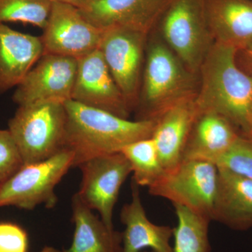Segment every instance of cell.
I'll return each mask as SVG.
<instances>
[{
    "label": "cell",
    "instance_id": "6da1fadb",
    "mask_svg": "<svg viewBox=\"0 0 252 252\" xmlns=\"http://www.w3.org/2000/svg\"><path fill=\"white\" fill-rule=\"evenodd\" d=\"M238 50L214 42L199 72L195 96L199 113L224 117L241 135H252V76L237 64Z\"/></svg>",
    "mask_w": 252,
    "mask_h": 252
},
{
    "label": "cell",
    "instance_id": "7a4b0ae2",
    "mask_svg": "<svg viewBox=\"0 0 252 252\" xmlns=\"http://www.w3.org/2000/svg\"><path fill=\"white\" fill-rule=\"evenodd\" d=\"M64 105L67 113L64 148L74 156L73 167L150 138L157 125L155 120L130 121L73 99Z\"/></svg>",
    "mask_w": 252,
    "mask_h": 252
},
{
    "label": "cell",
    "instance_id": "3957f363",
    "mask_svg": "<svg viewBox=\"0 0 252 252\" xmlns=\"http://www.w3.org/2000/svg\"><path fill=\"white\" fill-rule=\"evenodd\" d=\"M135 120H155L172 105L196 94L195 74L157 36L146 45Z\"/></svg>",
    "mask_w": 252,
    "mask_h": 252
},
{
    "label": "cell",
    "instance_id": "277c9868",
    "mask_svg": "<svg viewBox=\"0 0 252 252\" xmlns=\"http://www.w3.org/2000/svg\"><path fill=\"white\" fill-rule=\"evenodd\" d=\"M67 113L64 104L45 102L18 106L8 129L23 164L42 161L64 149Z\"/></svg>",
    "mask_w": 252,
    "mask_h": 252
},
{
    "label": "cell",
    "instance_id": "5b68a950",
    "mask_svg": "<svg viewBox=\"0 0 252 252\" xmlns=\"http://www.w3.org/2000/svg\"><path fill=\"white\" fill-rule=\"evenodd\" d=\"M154 28L184 65L197 74L214 43L204 0H168Z\"/></svg>",
    "mask_w": 252,
    "mask_h": 252
},
{
    "label": "cell",
    "instance_id": "8992f818",
    "mask_svg": "<svg viewBox=\"0 0 252 252\" xmlns=\"http://www.w3.org/2000/svg\"><path fill=\"white\" fill-rule=\"evenodd\" d=\"M73 154L64 148L42 161L23 164L0 184V207L32 210L43 205L53 208L58 203L55 189L73 167Z\"/></svg>",
    "mask_w": 252,
    "mask_h": 252
},
{
    "label": "cell",
    "instance_id": "52a82bcc",
    "mask_svg": "<svg viewBox=\"0 0 252 252\" xmlns=\"http://www.w3.org/2000/svg\"><path fill=\"white\" fill-rule=\"evenodd\" d=\"M217 184L218 167L215 163L185 160L165 171L148 189L151 195L167 199L212 220Z\"/></svg>",
    "mask_w": 252,
    "mask_h": 252
},
{
    "label": "cell",
    "instance_id": "ba28073f",
    "mask_svg": "<svg viewBox=\"0 0 252 252\" xmlns=\"http://www.w3.org/2000/svg\"><path fill=\"white\" fill-rule=\"evenodd\" d=\"M148 34L112 27L104 29L98 49L132 110L140 94Z\"/></svg>",
    "mask_w": 252,
    "mask_h": 252
},
{
    "label": "cell",
    "instance_id": "9c48e42d",
    "mask_svg": "<svg viewBox=\"0 0 252 252\" xmlns=\"http://www.w3.org/2000/svg\"><path fill=\"white\" fill-rule=\"evenodd\" d=\"M79 167L82 177L77 195L113 229L114 209L119 192L132 173L130 162L122 152H117L91 158Z\"/></svg>",
    "mask_w": 252,
    "mask_h": 252
},
{
    "label": "cell",
    "instance_id": "30bf717a",
    "mask_svg": "<svg viewBox=\"0 0 252 252\" xmlns=\"http://www.w3.org/2000/svg\"><path fill=\"white\" fill-rule=\"evenodd\" d=\"M102 31L75 6L52 1L40 36L44 54L81 59L98 49Z\"/></svg>",
    "mask_w": 252,
    "mask_h": 252
},
{
    "label": "cell",
    "instance_id": "8fae6325",
    "mask_svg": "<svg viewBox=\"0 0 252 252\" xmlns=\"http://www.w3.org/2000/svg\"><path fill=\"white\" fill-rule=\"evenodd\" d=\"M78 60L61 55L43 54L16 88L13 101L18 106L34 103L64 104L72 99Z\"/></svg>",
    "mask_w": 252,
    "mask_h": 252
},
{
    "label": "cell",
    "instance_id": "7c38bea8",
    "mask_svg": "<svg viewBox=\"0 0 252 252\" xmlns=\"http://www.w3.org/2000/svg\"><path fill=\"white\" fill-rule=\"evenodd\" d=\"M72 99L124 119H129L133 112L99 49L78 59Z\"/></svg>",
    "mask_w": 252,
    "mask_h": 252
},
{
    "label": "cell",
    "instance_id": "4fadbf2b",
    "mask_svg": "<svg viewBox=\"0 0 252 252\" xmlns=\"http://www.w3.org/2000/svg\"><path fill=\"white\" fill-rule=\"evenodd\" d=\"M168 0H91L80 10L100 29L126 28L149 34Z\"/></svg>",
    "mask_w": 252,
    "mask_h": 252
},
{
    "label": "cell",
    "instance_id": "5bb4252c",
    "mask_svg": "<svg viewBox=\"0 0 252 252\" xmlns=\"http://www.w3.org/2000/svg\"><path fill=\"white\" fill-rule=\"evenodd\" d=\"M204 7L214 42L238 51L252 49L251 0H204Z\"/></svg>",
    "mask_w": 252,
    "mask_h": 252
},
{
    "label": "cell",
    "instance_id": "9a60e30c",
    "mask_svg": "<svg viewBox=\"0 0 252 252\" xmlns=\"http://www.w3.org/2000/svg\"><path fill=\"white\" fill-rule=\"evenodd\" d=\"M195 96L174 104L157 119L152 138L165 171L182 161L189 134L199 114Z\"/></svg>",
    "mask_w": 252,
    "mask_h": 252
},
{
    "label": "cell",
    "instance_id": "2e32d148",
    "mask_svg": "<svg viewBox=\"0 0 252 252\" xmlns=\"http://www.w3.org/2000/svg\"><path fill=\"white\" fill-rule=\"evenodd\" d=\"M140 187L132 180V199L121 211V221L126 226L122 232L123 252H140L145 248L156 252H174L170 244L173 228L155 224L149 220L142 205Z\"/></svg>",
    "mask_w": 252,
    "mask_h": 252
},
{
    "label": "cell",
    "instance_id": "e0dca14e",
    "mask_svg": "<svg viewBox=\"0 0 252 252\" xmlns=\"http://www.w3.org/2000/svg\"><path fill=\"white\" fill-rule=\"evenodd\" d=\"M43 54L40 36L0 24V94L16 89Z\"/></svg>",
    "mask_w": 252,
    "mask_h": 252
},
{
    "label": "cell",
    "instance_id": "ac0fdd59",
    "mask_svg": "<svg viewBox=\"0 0 252 252\" xmlns=\"http://www.w3.org/2000/svg\"><path fill=\"white\" fill-rule=\"evenodd\" d=\"M212 220L238 231L252 228V180L218 167Z\"/></svg>",
    "mask_w": 252,
    "mask_h": 252
},
{
    "label": "cell",
    "instance_id": "d6986e66",
    "mask_svg": "<svg viewBox=\"0 0 252 252\" xmlns=\"http://www.w3.org/2000/svg\"><path fill=\"white\" fill-rule=\"evenodd\" d=\"M240 135L224 117L216 113H199L189 134L182 161L199 160L217 165Z\"/></svg>",
    "mask_w": 252,
    "mask_h": 252
},
{
    "label": "cell",
    "instance_id": "ffe728a7",
    "mask_svg": "<svg viewBox=\"0 0 252 252\" xmlns=\"http://www.w3.org/2000/svg\"><path fill=\"white\" fill-rule=\"evenodd\" d=\"M74 233L70 247L62 252H123L122 232L109 228L77 193L72 198Z\"/></svg>",
    "mask_w": 252,
    "mask_h": 252
},
{
    "label": "cell",
    "instance_id": "44dd1931",
    "mask_svg": "<svg viewBox=\"0 0 252 252\" xmlns=\"http://www.w3.org/2000/svg\"><path fill=\"white\" fill-rule=\"evenodd\" d=\"M173 206L177 218L173 228L174 252H210L209 225L212 220L182 205Z\"/></svg>",
    "mask_w": 252,
    "mask_h": 252
},
{
    "label": "cell",
    "instance_id": "7402d4cb",
    "mask_svg": "<svg viewBox=\"0 0 252 252\" xmlns=\"http://www.w3.org/2000/svg\"><path fill=\"white\" fill-rule=\"evenodd\" d=\"M120 152L130 162L132 180L139 187L149 188L165 172L152 137L127 144Z\"/></svg>",
    "mask_w": 252,
    "mask_h": 252
},
{
    "label": "cell",
    "instance_id": "603a6c76",
    "mask_svg": "<svg viewBox=\"0 0 252 252\" xmlns=\"http://www.w3.org/2000/svg\"><path fill=\"white\" fill-rule=\"evenodd\" d=\"M51 5L49 0H0V24L21 23L43 30Z\"/></svg>",
    "mask_w": 252,
    "mask_h": 252
},
{
    "label": "cell",
    "instance_id": "cb8c5ba5",
    "mask_svg": "<svg viewBox=\"0 0 252 252\" xmlns=\"http://www.w3.org/2000/svg\"><path fill=\"white\" fill-rule=\"evenodd\" d=\"M217 166L228 169L252 180V135H239Z\"/></svg>",
    "mask_w": 252,
    "mask_h": 252
},
{
    "label": "cell",
    "instance_id": "d4e9b609",
    "mask_svg": "<svg viewBox=\"0 0 252 252\" xmlns=\"http://www.w3.org/2000/svg\"><path fill=\"white\" fill-rule=\"evenodd\" d=\"M22 165V159L9 131L0 129V184Z\"/></svg>",
    "mask_w": 252,
    "mask_h": 252
},
{
    "label": "cell",
    "instance_id": "484cf974",
    "mask_svg": "<svg viewBox=\"0 0 252 252\" xmlns=\"http://www.w3.org/2000/svg\"><path fill=\"white\" fill-rule=\"evenodd\" d=\"M26 230L12 222H0V252H29Z\"/></svg>",
    "mask_w": 252,
    "mask_h": 252
},
{
    "label": "cell",
    "instance_id": "4316f807",
    "mask_svg": "<svg viewBox=\"0 0 252 252\" xmlns=\"http://www.w3.org/2000/svg\"><path fill=\"white\" fill-rule=\"evenodd\" d=\"M51 2L56 1V2L64 3L75 6L78 9L82 10L86 9L88 5L90 3L91 0H49Z\"/></svg>",
    "mask_w": 252,
    "mask_h": 252
},
{
    "label": "cell",
    "instance_id": "83f0119b",
    "mask_svg": "<svg viewBox=\"0 0 252 252\" xmlns=\"http://www.w3.org/2000/svg\"><path fill=\"white\" fill-rule=\"evenodd\" d=\"M38 252H62L59 251L57 249L53 248V247L46 246L42 248L41 251Z\"/></svg>",
    "mask_w": 252,
    "mask_h": 252
},
{
    "label": "cell",
    "instance_id": "f1b7e54d",
    "mask_svg": "<svg viewBox=\"0 0 252 252\" xmlns=\"http://www.w3.org/2000/svg\"><path fill=\"white\" fill-rule=\"evenodd\" d=\"M245 53L248 55L249 61H250V64L252 66V49L245 51Z\"/></svg>",
    "mask_w": 252,
    "mask_h": 252
},
{
    "label": "cell",
    "instance_id": "f546056e",
    "mask_svg": "<svg viewBox=\"0 0 252 252\" xmlns=\"http://www.w3.org/2000/svg\"><path fill=\"white\" fill-rule=\"evenodd\" d=\"M140 252H156L152 251H152H144V250H143V251H142Z\"/></svg>",
    "mask_w": 252,
    "mask_h": 252
},
{
    "label": "cell",
    "instance_id": "4dcf8cb0",
    "mask_svg": "<svg viewBox=\"0 0 252 252\" xmlns=\"http://www.w3.org/2000/svg\"><path fill=\"white\" fill-rule=\"evenodd\" d=\"M251 1H252V0H251Z\"/></svg>",
    "mask_w": 252,
    "mask_h": 252
}]
</instances>
